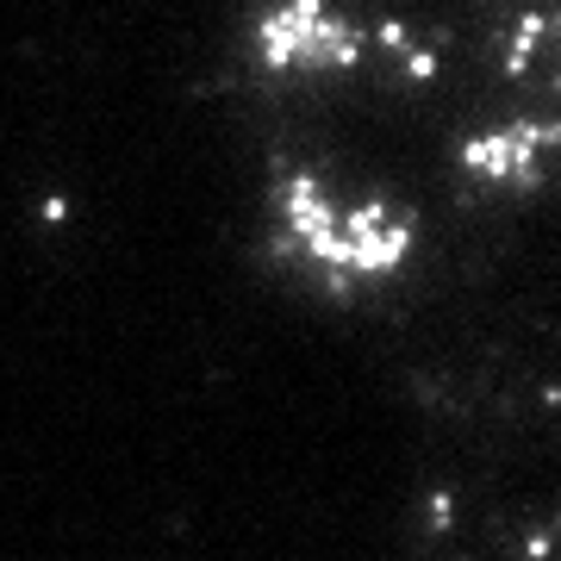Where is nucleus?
I'll return each instance as SVG.
<instances>
[{
  "label": "nucleus",
  "instance_id": "1",
  "mask_svg": "<svg viewBox=\"0 0 561 561\" xmlns=\"http://www.w3.org/2000/svg\"><path fill=\"white\" fill-rule=\"evenodd\" d=\"M268 225H275L280 256L306 280L337 287V294L387 287L419 256L412 206L375 187H350L324 169H287L268 194Z\"/></svg>",
  "mask_w": 561,
  "mask_h": 561
},
{
  "label": "nucleus",
  "instance_id": "3",
  "mask_svg": "<svg viewBox=\"0 0 561 561\" xmlns=\"http://www.w3.org/2000/svg\"><path fill=\"white\" fill-rule=\"evenodd\" d=\"M456 169L468 175L474 194H500V201H530L561 187V113H505V119L468 131L456 150Z\"/></svg>",
  "mask_w": 561,
  "mask_h": 561
},
{
  "label": "nucleus",
  "instance_id": "2",
  "mask_svg": "<svg viewBox=\"0 0 561 561\" xmlns=\"http://www.w3.org/2000/svg\"><path fill=\"white\" fill-rule=\"evenodd\" d=\"M250 50L268 81H356L375 62H393L412 81L437 76V57L419 50L412 32L368 25L343 0H268L250 25Z\"/></svg>",
  "mask_w": 561,
  "mask_h": 561
},
{
  "label": "nucleus",
  "instance_id": "4",
  "mask_svg": "<svg viewBox=\"0 0 561 561\" xmlns=\"http://www.w3.org/2000/svg\"><path fill=\"white\" fill-rule=\"evenodd\" d=\"M500 76L537 113H561V0H530L505 20Z\"/></svg>",
  "mask_w": 561,
  "mask_h": 561
}]
</instances>
